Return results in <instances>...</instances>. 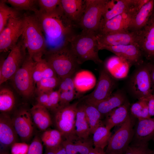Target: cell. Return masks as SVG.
Instances as JSON below:
<instances>
[{"label":"cell","instance_id":"cell-1","mask_svg":"<svg viewBox=\"0 0 154 154\" xmlns=\"http://www.w3.org/2000/svg\"><path fill=\"white\" fill-rule=\"evenodd\" d=\"M34 15L45 38L46 52L68 46L70 40L75 35L73 30L74 26L65 17L62 9L52 14L38 9L34 12Z\"/></svg>","mask_w":154,"mask_h":154},{"label":"cell","instance_id":"cell-2","mask_svg":"<svg viewBox=\"0 0 154 154\" xmlns=\"http://www.w3.org/2000/svg\"><path fill=\"white\" fill-rule=\"evenodd\" d=\"M69 45L70 50L79 64L87 61L98 64L103 63L98 55L100 50L96 33L82 30L72 37Z\"/></svg>","mask_w":154,"mask_h":154},{"label":"cell","instance_id":"cell-3","mask_svg":"<svg viewBox=\"0 0 154 154\" xmlns=\"http://www.w3.org/2000/svg\"><path fill=\"white\" fill-rule=\"evenodd\" d=\"M25 28L21 40L28 56L35 61L42 58L47 50L44 35L34 15H24Z\"/></svg>","mask_w":154,"mask_h":154},{"label":"cell","instance_id":"cell-4","mask_svg":"<svg viewBox=\"0 0 154 154\" xmlns=\"http://www.w3.org/2000/svg\"><path fill=\"white\" fill-rule=\"evenodd\" d=\"M45 59L60 80L72 76L80 65L69 47L46 52Z\"/></svg>","mask_w":154,"mask_h":154},{"label":"cell","instance_id":"cell-5","mask_svg":"<svg viewBox=\"0 0 154 154\" xmlns=\"http://www.w3.org/2000/svg\"><path fill=\"white\" fill-rule=\"evenodd\" d=\"M129 78L128 87L130 93L139 100L148 98L154 93L148 62L144 61L135 66Z\"/></svg>","mask_w":154,"mask_h":154},{"label":"cell","instance_id":"cell-6","mask_svg":"<svg viewBox=\"0 0 154 154\" xmlns=\"http://www.w3.org/2000/svg\"><path fill=\"white\" fill-rule=\"evenodd\" d=\"M78 102L58 108L55 112L54 121L57 129L65 139L74 141L79 139L75 132V123Z\"/></svg>","mask_w":154,"mask_h":154},{"label":"cell","instance_id":"cell-7","mask_svg":"<svg viewBox=\"0 0 154 154\" xmlns=\"http://www.w3.org/2000/svg\"><path fill=\"white\" fill-rule=\"evenodd\" d=\"M26 49L21 40L10 51L0 66V85L13 77L27 58Z\"/></svg>","mask_w":154,"mask_h":154},{"label":"cell","instance_id":"cell-8","mask_svg":"<svg viewBox=\"0 0 154 154\" xmlns=\"http://www.w3.org/2000/svg\"><path fill=\"white\" fill-rule=\"evenodd\" d=\"M84 13L78 25L82 30L98 31L107 0H85Z\"/></svg>","mask_w":154,"mask_h":154},{"label":"cell","instance_id":"cell-9","mask_svg":"<svg viewBox=\"0 0 154 154\" xmlns=\"http://www.w3.org/2000/svg\"><path fill=\"white\" fill-rule=\"evenodd\" d=\"M35 61L28 55L12 78L15 88L21 95L31 96L34 90L33 72Z\"/></svg>","mask_w":154,"mask_h":154},{"label":"cell","instance_id":"cell-10","mask_svg":"<svg viewBox=\"0 0 154 154\" xmlns=\"http://www.w3.org/2000/svg\"><path fill=\"white\" fill-rule=\"evenodd\" d=\"M133 125L129 116L111 136L107 146L106 154L124 153L133 137Z\"/></svg>","mask_w":154,"mask_h":154},{"label":"cell","instance_id":"cell-11","mask_svg":"<svg viewBox=\"0 0 154 154\" xmlns=\"http://www.w3.org/2000/svg\"><path fill=\"white\" fill-rule=\"evenodd\" d=\"M25 26L23 16L9 20L6 26L0 33L1 52L10 51L17 44L19 38L22 35Z\"/></svg>","mask_w":154,"mask_h":154},{"label":"cell","instance_id":"cell-12","mask_svg":"<svg viewBox=\"0 0 154 154\" xmlns=\"http://www.w3.org/2000/svg\"><path fill=\"white\" fill-rule=\"evenodd\" d=\"M116 86L115 79L102 69L94 89L84 97L85 103L93 105L104 100L112 94Z\"/></svg>","mask_w":154,"mask_h":154},{"label":"cell","instance_id":"cell-13","mask_svg":"<svg viewBox=\"0 0 154 154\" xmlns=\"http://www.w3.org/2000/svg\"><path fill=\"white\" fill-rule=\"evenodd\" d=\"M149 1V0H107L100 24L118 15L137 8H141Z\"/></svg>","mask_w":154,"mask_h":154},{"label":"cell","instance_id":"cell-14","mask_svg":"<svg viewBox=\"0 0 154 154\" xmlns=\"http://www.w3.org/2000/svg\"><path fill=\"white\" fill-rule=\"evenodd\" d=\"M137 44L144 57L154 61V13L145 26L137 32Z\"/></svg>","mask_w":154,"mask_h":154},{"label":"cell","instance_id":"cell-15","mask_svg":"<svg viewBox=\"0 0 154 154\" xmlns=\"http://www.w3.org/2000/svg\"><path fill=\"white\" fill-rule=\"evenodd\" d=\"M99 48L105 46L137 44V33L129 31L96 33Z\"/></svg>","mask_w":154,"mask_h":154},{"label":"cell","instance_id":"cell-16","mask_svg":"<svg viewBox=\"0 0 154 154\" xmlns=\"http://www.w3.org/2000/svg\"><path fill=\"white\" fill-rule=\"evenodd\" d=\"M100 50H106L114 53L129 62L131 66H135L144 61L143 54L137 44L114 46H105Z\"/></svg>","mask_w":154,"mask_h":154},{"label":"cell","instance_id":"cell-17","mask_svg":"<svg viewBox=\"0 0 154 154\" xmlns=\"http://www.w3.org/2000/svg\"><path fill=\"white\" fill-rule=\"evenodd\" d=\"M140 8H137L128 12L118 15L100 24L96 33H104L129 31L131 22Z\"/></svg>","mask_w":154,"mask_h":154},{"label":"cell","instance_id":"cell-18","mask_svg":"<svg viewBox=\"0 0 154 154\" xmlns=\"http://www.w3.org/2000/svg\"><path fill=\"white\" fill-rule=\"evenodd\" d=\"M12 119L18 136L23 141L28 140L32 135L34 129L30 112L26 110H22Z\"/></svg>","mask_w":154,"mask_h":154},{"label":"cell","instance_id":"cell-19","mask_svg":"<svg viewBox=\"0 0 154 154\" xmlns=\"http://www.w3.org/2000/svg\"><path fill=\"white\" fill-rule=\"evenodd\" d=\"M104 66V68L109 75L116 80L126 78L132 66L127 60L116 55L107 58Z\"/></svg>","mask_w":154,"mask_h":154},{"label":"cell","instance_id":"cell-20","mask_svg":"<svg viewBox=\"0 0 154 154\" xmlns=\"http://www.w3.org/2000/svg\"><path fill=\"white\" fill-rule=\"evenodd\" d=\"M18 136L14 127L12 119L5 113L0 115V143L5 148L16 142Z\"/></svg>","mask_w":154,"mask_h":154},{"label":"cell","instance_id":"cell-21","mask_svg":"<svg viewBox=\"0 0 154 154\" xmlns=\"http://www.w3.org/2000/svg\"><path fill=\"white\" fill-rule=\"evenodd\" d=\"M64 15L74 26L78 23L85 10V1L82 0H61Z\"/></svg>","mask_w":154,"mask_h":154},{"label":"cell","instance_id":"cell-22","mask_svg":"<svg viewBox=\"0 0 154 154\" xmlns=\"http://www.w3.org/2000/svg\"><path fill=\"white\" fill-rule=\"evenodd\" d=\"M154 13V0H149L137 11L130 24L129 30L137 32L147 24Z\"/></svg>","mask_w":154,"mask_h":154},{"label":"cell","instance_id":"cell-23","mask_svg":"<svg viewBox=\"0 0 154 154\" xmlns=\"http://www.w3.org/2000/svg\"><path fill=\"white\" fill-rule=\"evenodd\" d=\"M138 120L134 130V142H148L154 137V117Z\"/></svg>","mask_w":154,"mask_h":154},{"label":"cell","instance_id":"cell-24","mask_svg":"<svg viewBox=\"0 0 154 154\" xmlns=\"http://www.w3.org/2000/svg\"><path fill=\"white\" fill-rule=\"evenodd\" d=\"M126 100L124 93L122 91L118 90L112 93L106 98L93 105L102 115H106L114 109L124 104L126 102Z\"/></svg>","mask_w":154,"mask_h":154},{"label":"cell","instance_id":"cell-25","mask_svg":"<svg viewBox=\"0 0 154 154\" xmlns=\"http://www.w3.org/2000/svg\"><path fill=\"white\" fill-rule=\"evenodd\" d=\"M129 108V104L126 102L123 105L113 110L106 115L105 126L111 130L114 127L125 122L130 116Z\"/></svg>","mask_w":154,"mask_h":154},{"label":"cell","instance_id":"cell-26","mask_svg":"<svg viewBox=\"0 0 154 154\" xmlns=\"http://www.w3.org/2000/svg\"><path fill=\"white\" fill-rule=\"evenodd\" d=\"M30 112L33 122L40 130L45 131L51 125V117L45 107L37 104L32 108Z\"/></svg>","mask_w":154,"mask_h":154},{"label":"cell","instance_id":"cell-27","mask_svg":"<svg viewBox=\"0 0 154 154\" xmlns=\"http://www.w3.org/2000/svg\"><path fill=\"white\" fill-rule=\"evenodd\" d=\"M62 143L66 154H88L93 148L92 139H78L74 141L63 140Z\"/></svg>","mask_w":154,"mask_h":154},{"label":"cell","instance_id":"cell-28","mask_svg":"<svg viewBox=\"0 0 154 154\" xmlns=\"http://www.w3.org/2000/svg\"><path fill=\"white\" fill-rule=\"evenodd\" d=\"M75 132L79 139H89L90 134V127L86 117L83 104L78 105L75 123Z\"/></svg>","mask_w":154,"mask_h":154},{"label":"cell","instance_id":"cell-29","mask_svg":"<svg viewBox=\"0 0 154 154\" xmlns=\"http://www.w3.org/2000/svg\"><path fill=\"white\" fill-rule=\"evenodd\" d=\"M83 105L90 134H92L97 128L103 125L101 120L102 115L94 105L86 103Z\"/></svg>","mask_w":154,"mask_h":154},{"label":"cell","instance_id":"cell-30","mask_svg":"<svg viewBox=\"0 0 154 154\" xmlns=\"http://www.w3.org/2000/svg\"><path fill=\"white\" fill-rule=\"evenodd\" d=\"M111 130L104 125L99 126L92 134V140L95 147L104 149L107 146L112 136Z\"/></svg>","mask_w":154,"mask_h":154},{"label":"cell","instance_id":"cell-31","mask_svg":"<svg viewBox=\"0 0 154 154\" xmlns=\"http://www.w3.org/2000/svg\"><path fill=\"white\" fill-rule=\"evenodd\" d=\"M131 114L138 119L151 118L149 110L148 99L143 98L138 100L133 104L130 108Z\"/></svg>","mask_w":154,"mask_h":154},{"label":"cell","instance_id":"cell-32","mask_svg":"<svg viewBox=\"0 0 154 154\" xmlns=\"http://www.w3.org/2000/svg\"><path fill=\"white\" fill-rule=\"evenodd\" d=\"M6 0L0 1V33L6 26L9 20L21 16L19 11L7 4Z\"/></svg>","mask_w":154,"mask_h":154},{"label":"cell","instance_id":"cell-33","mask_svg":"<svg viewBox=\"0 0 154 154\" xmlns=\"http://www.w3.org/2000/svg\"><path fill=\"white\" fill-rule=\"evenodd\" d=\"M61 132L56 129L46 130L42 134L41 139L46 147L55 146L61 144L63 140Z\"/></svg>","mask_w":154,"mask_h":154},{"label":"cell","instance_id":"cell-34","mask_svg":"<svg viewBox=\"0 0 154 154\" xmlns=\"http://www.w3.org/2000/svg\"><path fill=\"white\" fill-rule=\"evenodd\" d=\"M79 72L76 74L74 79L84 81L74 82L75 89L79 91L83 92L91 89L94 86L95 84L85 81H96L94 76L91 73L87 71Z\"/></svg>","mask_w":154,"mask_h":154},{"label":"cell","instance_id":"cell-35","mask_svg":"<svg viewBox=\"0 0 154 154\" xmlns=\"http://www.w3.org/2000/svg\"><path fill=\"white\" fill-rule=\"evenodd\" d=\"M15 99L12 92L7 88L0 91V111L2 113L11 111L14 107Z\"/></svg>","mask_w":154,"mask_h":154},{"label":"cell","instance_id":"cell-36","mask_svg":"<svg viewBox=\"0 0 154 154\" xmlns=\"http://www.w3.org/2000/svg\"><path fill=\"white\" fill-rule=\"evenodd\" d=\"M60 81L57 76L43 78L36 84L37 90L38 94L49 93L59 84Z\"/></svg>","mask_w":154,"mask_h":154},{"label":"cell","instance_id":"cell-37","mask_svg":"<svg viewBox=\"0 0 154 154\" xmlns=\"http://www.w3.org/2000/svg\"><path fill=\"white\" fill-rule=\"evenodd\" d=\"M39 10L44 13L52 14L62 9L61 0H38Z\"/></svg>","mask_w":154,"mask_h":154},{"label":"cell","instance_id":"cell-38","mask_svg":"<svg viewBox=\"0 0 154 154\" xmlns=\"http://www.w3.org/2000/svg\"><path fill=\"white\" fill-rule=\"evenodd\" d=\"M7 3L11 5L13 8L17 11L28 10L34 12L37 9L36 5L38 4V0H7Z\"/></svg>","mask_w":154,"mask_h":154},{"label":"cell","instance_id":"cell-39","mask_svg":"<svg viewBox=\"0 0 154 154\" xmlns=\"http://www.w3.org/2000/svg\"><path fill=\"white\" fill-rule=\"evenodd\" d=\"M153 151L149 147L148 142H134L129 145L124 154H152Z\"/></svg>","mask_w":154,"mask_h":154},{"label":"cell","instance_id":"cell-40","mask_svg":"<svg viewBox=\"0 0 154 154\" xmlns=\"http://www.w3.org/2000/svg\"><path fill=\"white\" fill-rule=\"evenodd\" d=\"M48 95V101L46 108L55 112L59 106L60 92L58 90H53L49 92Z\"/></svg>","mask_w":154,"mask_h":154},{"label":"cell","instance_id":"cell-41","mask_svg":"<svg viewBox=\"0 0 154 154\" xmlns=\"http://www.w3.org/2000/svg\"><path fill=\"white\" fill-rule=\"evenodd\" d=\"M59 92L60 101L58 108L63 107L70 105V103L74 98L75 95V90Z\"/></svg>","mask_w":154,"mask_h":154},{"label":"cell","instance_id":"cell-42","mask_svg":"<svg viewBox=\"0 0 154 154\" xmlns=\"http://www.w3.org/2000/svg\"><path fill=\"white\" fill-rule=\"evenodd\" d=\"M37 61L39 64L43 78L57 76L53 69L45 59L42 58Z\"/></svg>","mask_w":154,"mask_h":154},{"label":"cell","instance_id":"cell-43","mask_svg":"<svg viewBox=\"0 0 154 154\" xmlns=\"http://www.w3.org/2000/svg\"><path fill=\"white\" fill-rule=\"evenodd\" d=\"M42 141L38 136H36L29 145L27 154H42Z\"/></svg>","mask_w":154,"mask_h":154},{"label":"cell","instance_id":"cell-44","mask_svg":"<svg viewBox=\"0 0 154 154\" xmlns=\"http://www.w3.org/2000/svg\"><path fill=\"white\" fill-rule=\"evenodd\" d=\"M72 76L65 78L60 80L58 90L59 92L75 90V86Z\"/></svg>","mask_w":154,"mask_h":154},{"label":"cell","instance_id":"cell-45","mask_svg":"<svg viewBox=\"0 0 154 154\" xmlns=\"http://www.w3.org/2000/svg\"><path fill=\"white\" fill-rule=\"evenodd\" d=\"M29 145L24 142H16L11 146L12 154H27Z\"/></svg>","mask_w":154,"mask_h":154},{"label":"cell","instance_id":"cell-46","mask_svg":"<svg viewBox=\"0 0 154 154\" xmlns=\"http://www.w3.org/2000/svg\"><path fill=\"white\" fill-rule=\"evenodd\" d=\"M33 78L35 84H36L43 78L42 70L38 61H35L33 72Z\"/></svg>","mask_w":154,"mask_h":154},{"label":"cell","instance_id":"cell-47","mask_svg":"<svg viewBox=\"0 0 154 154\" xmlns=\"http://www.w3.org/2000/svg\"><path fill=\"white\" fill-rule=\"evenodd\" d=\"M44 154H66L65 149L62 143L57 146L46 147Z\"/></svg>","mask_w":154,"mask_h":154},{"label":"cell","instance_id":"cell-48","mask_svg":"<svg viewBox=\"0 0 154 154\" xmlns=\"http://www.w3.org/2000/svg\"><path fill=\"white\" fill-rule=\"evenodd\" d=\"M49 98L48 93H42L38 94L37 104L46 108Z\"/></svg>","mask_w":154,"mask_h":154},{"label":"cell","instance_id":"cell-49","mask_svg":"<svg viewBox=\"0 0 154 154\" xmlns=\"http://www.w3.org/2000/svg\"><path fill=\"white\" fill-rule=\"evenodd\" d=\"M149 114L151 116H154V93L148 98Z\"/></svg>","mask_w":154,"mask_h":154},{"label":"cell","instance_id":"cell-50","mask_svg":"<svg viewBox=\"0 0 154 154\" xmlns=\"http://www.w3.org/2000/svg\"><path fill=\"white\" fill-rule=\"evenodd\" d=\"M88 154H106L104 149L100 148H93Z\"/></svg>","mask_w":154,"mask_h":154},{"label":"cell","instance_id":"cell-51","mask_svg":"<svg viewBox=\"0 0 154 154\" xmlns=\"http://www.w3.org/2000/svg\"><path fill=\"white\" fill-rule=\"evenodd\" d=\"M148 63L151 77L154 85V61Z\"/></svg>","mask_w":154,"mask_h":154},{"label":"cell","instance_id":"cell-52","mask_svg":"<svg viewBox=\"0 0 154 154\" xmlns=\"http://www.w3.org/2000/svg\"><path fill=\"white\" fill-rule=\"evenodd\" d=\"M0 154H8L7 153H1Z\"/></svg>","mask_w":154,"mask_h":154},{"label":"cell","instance_id":"cell-53","mask_svg":"<svg viewBox=\"0 0 154 154\" xmlns=\"http://www.w3.org/2000/svg\"><path fill=\"white\" fill-rule=\"evenodd\" d=\"M152 154H154V150L153 151V152Z\"/></svg>","mask_w":154,"mask_h":154},{"label":"cell","instance_id":"cell-54","mask_svg":"<svg viewBox=\"0 0 154 154\" xmlns=\"http://www.w3.org/2000/svg\"></svg>","mask_w":154,"mask_h":154}]
</instances>
